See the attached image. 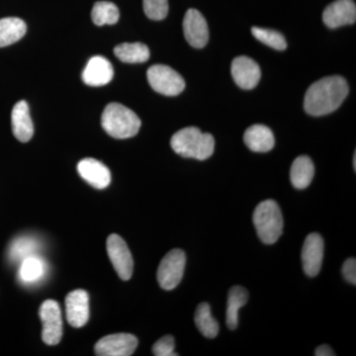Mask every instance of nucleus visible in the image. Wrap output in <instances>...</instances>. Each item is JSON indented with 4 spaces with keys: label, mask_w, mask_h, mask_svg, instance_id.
<instances>
[{
    "label": "nucleus",
    "mask_w": 356,
    "mask_h": 356,
    "mask_svg": "<svg viewBox=\"0 0 356 356\" xmlns=\"http://www.w3.org/2000/svg\"><path fill=\"white\" fill-rule=\"evenodd\" d=\"M348 84L341 76L318 79L307 90L304 108L312 116H324L336 111L348 95Z\"/></svg>",
    "instance_id": "1"
},
{
    "label": "nucleus",
    "mask_w": 356,
    "mask_h": 356,
    "mask_svg": "<svg viewBox=\"0 0 356 356\" xmlns=\"http://www.w3.org/2000/svg\"><path fill=\"white\" fill-rule=\"evenodd\" d=\"M170 146L184 158L205 161L214 153L215 140L212 135L203 133L200 129L187 127L172 136Z\"/></svg>",
    "instance_id": "2"
},
{
    "label": "nucleus",
    "mask_w": 356,
    "mask_h": 356,
    "mask_svg": "<svg viewBox=\"0 0 356 356\" xmlns=\"http://www.w3.org/2000/svg\"><path fill=\"white\" fill-rule=\"evenodd\" d=\"M105 132L115 139H129L139 133L140 120L138 115L120 103H110L102 118Z\"/></svg>",
    "instance_id": "3"
},
{
    "label": "nucleus",
    "mask_w": 356,
    "mask_h": 356,
    "mask_svg": "<svg viewBox=\"0 0 356 356\" xmlns=\"http://www.w3.org/2000/svg\"><path fill=\"white\" fill-rule=\"evenodd\" d=\"M252 220L262 243L273 245L282 235V213L275 201L266 200L259 203L255 208Z\"/></svg>",
    "instance_id": "4"
},
{
    "label": "nucleus",
    "mask_w": 356,
    "mask_h": 356,
    "mask_svg": "<svg viewBox=\"0 0 356 356\" xmlns=\"http://www.w3.org/2000/svg\"><path fill=\"white\" fill-rule=\"evenodd\" d=\"M147 76L152 88L161 95L177 96L184 90V77L168 65H153L147 70Z\"/></svg>",
    "instance_id": "5"
},
{
    "label": "nucleus",
    "mask_w": 356,
    "mask_h": 356,
    "mask_svg": "<svg viewBox=\"0 0 356 356\" xmlns=\"http://www.w3.org/2000/svg\"><path fill=\"white\" fill-rule=\"evenodd\" d=\"M186 255L182 250L175 248L163 257L158 269V281L163 289L173 290L184 277Z\"/></svg>",
    "instance_id": "6"
},
{
    "label": "nucleus",
    "mask_w": 356,
    "mask_h": 356,
    "mask_svg": "<svg viewBox=\"0 0 356 356\" xmlns=\"http://www.w3.org/2000/svg\"><path fill=\"white\" fill-rule=\"evenodd\" d=\"M43 331L42 339L48 346H56L63 337V317L60 305L55 300H46L39 311Z\"/></svg>",
    "instance_id": "7"
},
{
    "label": "nucleus",
    "mask_w": 356,
    "mask_h": 356,
    "mask_svg": "<svg viewBox=\"0 0 356 356\" xmlns=\"http://www.w3.org/2000/svg\"><path fill=\"white\" fill-rule=\"evenodd\" d=\"M107 254L119 277L127 281L132 277L134 261L132 254L127 243L116 234H112L107 238Z\"/></svg>",
    "instance_id": "8"
},
{
    "label": "nucleus",
    "mask_w": 356,
    "mask_h": 356,
    "mask_svg": "<svg viewBox=\"0 0 356 356\" xmlns=\"http://www.w3.org/2000/svg\"><path fill=\"white\" fill-rule=\"evenodd\" d=\"M137 337L131 334H114L103 337L96 343L95 353L98 356H130L138 348Z\"/></svg>",
    "instance_id": "9"
},
{
    "label": "nucleus",
    "mask_w": 356,
    "mask_h": 356,
    "mask_svg": "<svg viewBox=\"0 0 356 356\" xmlns=\"http://www.w3.org/2000/svg\"><path fill=\"white\" fill-rule=\"evenodd\" d=\"M325 243L322 236L312 233L307 236L302 248V262L304 273L309 277H315L322 268Z\"/></svg>",
    "instance_id": "10"
},
{
    "label": "nucleus",
    "mask_w": 356,
    "mask_h": 356,
    "mask_svg": "<svg viewBox=\"0 0 356 356\" xmlns=\"http://www.w3.org/2000/svg\"><path fill=\"white\" fill-rule=\"evenodd\" d=\"M184 31L185 39L193 48L202 49L207 44L209 40L207 21L197 9H189L185 14Z\"/></svg>",
    "instance_id": "11"
},
{
    "label": "nucleus",
    "mask_w": 356,
    "mask_h": 356,
    "mask_svg": "<svg viewBox=\"0 0 356 356\" xmlns=\"http://www.w3.org/2000/svg\"><path fill=\"white\" fill-rule=\"evenodd\" d=\"M65 314L72 327H83L89 320V295L83 289L74 290L65 297Z\"/></svg>",
    "instance_id": "12"
},
{
    "label": "nucleus",
    "mask_w": 356,
    "mask_h": 356,
    "mask_svg": "<svg viewBox=\"0 0 356 356\" xmlns=\"http://www.w3.org/2000/svg\"><path fill=\"white\" fill-rule=\"evenodd\" d=\"M323 20L331 29L344 25L355 24L356 21V6L353 0H336L325 7Z\"/></svg>",
    "instance_id": "13"
},
{
    "label": "nucleus",
    "mask_w": 356,
    "mask_h": 356,
    "mask_svg": "<svg viewBox=\"0 0 356 356\" xmlns=\"http://www.w3.org/2000/svg\"><path fill=\"white\" fill-rule=\"evenodd\" d=\"M232 76L243 89H254L259 83L261 72L259 65L252 58L241 56L232 63Z\"/></svg>",
    "instance_id": "14"
},
{
    "label": "nucleus",
    "mask_w": 356,
    "mask_h": 356,
    "mask_svg": "<svg viewBox=\"0 0 356 356\" xmlns=\"http://www.w3.org/2000/svg\"><path fill=\"white\" fill-rule=\"evenodd\" d=\"M77 172L83 179L95 188H106L111 182L109 168L97 159L88 158L79 161Z\"/></svg>",
    "instance_id": "15"
},
{
    "label": "nucleus",
    "mask_w": 356,
    "mask_h": 356,
    "mask_svg": "<svg viewBox=\"0 0 356 356\" xmlns=\"http://www.w3.org/2000/svg\"><path fill=\"white\" fill-rule=\"evenodd\" d=\"M113 76L114 70L111 63L102 56L91 58L83 72V83L95 88L108 84Z\"/></svg>",
    "instance_id": "16"
},
{
    "label": "nucleus",
    "mask_w": 356,
    "mask_h": 356,
    "mask_svg": "<svg viewBox=\"0 0 356 356\" xmlns=\"http://www.w3.org/2000/svg\"><path fill=\"white\" fill-rule=\"evenodd\" d=\"M14 137L21 143H27L34 135V125L30 116L29 106L25 100L16 103L11 113Z\"/></svg>",
    "instance_id": "17"
},
{
    "label": "nucleus",
    "mask_w": 356,
    "mask_h": 356,
    "mask_svg": "<svg viewBox=\"0 0 356 356\" xmlns=\"http://www.w3.org/2000/svg\"><path fill=\"white\" fill-rule=\"evenodd\" d=\"M243 140L248 149L254 153H267L275 145L273 131L261 124L248 128L243 135Z\"/></svg>",
    "instance_id": "18"
},
{
    "label": "nucleus",
    "mask_w": 356,
    "mask_h": 356,
    "mask_svg": "<svg viewBox=\"0 0 356 356\" xmlns=\"http://www.w3.org/2000/svg\"><path fill=\"white\" fill-rule=\"evenodd\" d=\"M47 271H48V266L46 261L38 254L32 255L20 262L18 278L24 284H36L44 280Z\"/></svg>",
    "instance_id": "19"
},
{
    "label": "nucleus",
    "mask_w": 356,
    "mask_h": 356,
    "mask_svg": "<svg viewBox=\"0 0 356 356\" xmlns=\"http://www.w3.org/2000/svg\"><path fill=\"white\" fill-rule=\"evenodd\" d=\"M42 243L34 236H20L13 241L8 248V257L14 264H20L27 257L37 255Z\"/></svg>",
    "instance_id": "20"
},
{
    "label": "nucleus",
    "mask_w": 356,
    "mask_h": 356,
    "mask_svg": "<svg viewBox=\"0 0 356 356\" xmlns=\"http://www.w3.org/2000/svg\"><path fill=\"white\" fill-rule=\"evenodd\" d=\"M315 175V166L307 156H300L293 161L290 180L295 188L305 189L311 184Z\"/></svg>",
    "instance_id": "21"
},
{
    "label": "nucleus",
    "mask_w": 356,
    "mask_h": 356,
    "mask_svg": "<svg viewBox=\"0 0 356 356\" xmlns=\"http://www.w3.org/2000/svg\"><path fill=\"white\" fill-rule=\"evenodd\" d=\"M27 31V25L18 17L0 19V48L10 46L22 39Z\"/></svg>",
    "instance_id": "22"
},
{
    "label": "nucleus",
    "mask_w": 356,
    "mask_h": 356,
    "mask_svg": "<svg viewBox=\"0 0 356 356\" xmlns=\"http://www.w3.org/2000/svg\"><path fill=\"white\" fill-rule=\"evenodd\" d=\"M248 293L245 288L234 286L229 292L226 321L229 330H236L238 324V311L248 303Z\"/></svg>",
    "instance_id": "23"
},
{
    "label": "nucleus",
    "mask_w": 356,
    "mask_h": 356,
    "mask_svg": "<svg viewBox=\"0 0 356 356\" xmlns=\"http://www.w3.org/2000/svg\"><path fill=\"white\" fill-rule=\"evenodd\" d=\"M114 54L121 62L127 64H142L149 58V50L143 43H123L115 47Z\"/></svg>",
    "instance_id": "24"
},
{
    "label": "nucleus",
    "mask_w": 356,
    "mask_h": 356,
    "mask_svg": "<svg viewBox=\"0 0 356 356\" xmlns=\"http://www.w3.org/2000/svg\"><path fill=\"white\" fill-rule=\"evenodd\" d=\"M195 324L199 331L207 339H214L219 332V324L211 312V307L208 303L199 304L194 317Z\"/></svg>",
    "instance_id": "25"
},
{
    "label": "nucleus",
    "mask_w": 356,
    "mask_h": 356,
    "mask_svg": "<svg viewBox=\"0 0 356 356\" xmlns=\"http://www.w3.org/2000/svg\"><path fill=\"white\" fill-rule=\"evenodd\" d=\"M120 17L118 7L109 1L96 2L91 13L93 23L97 26L114 25Z\"/></svg>",
    "instance_id": "26"
},
{
    "label": "nucleus",
    "mask_w": 356,
    "mask_h": 356,
    "mask_svg": "<svg viewBox=\"0 0 356 356\" xmlns=\"http://www.w3.org/2000/svg\"><path fill=\"white\" fill-rule=\"evenodd\" d=\"M252 35L270 48L277 51H284L287 48V42L281 33L275 30L264 29V28L252 27Z\"/></svg>",
    "instance_id": "27"
},
{
    "label": "nucleus",
    "mask_w": 356,
    "mask_h": 356,
    "mask_svg": "<svg viewBox=\"0 0 356 356\" xmlns=\"http://www.w3.org/2000/svg\"><path fill=\"white\" fill-rule=\"evenodd\" d=\"M144 11L152 20H163L168 13V0H144Z\"/></svg>",
    "instance_id": "28"
},
{
    "label": "nucleus",
    "mask_w": 356,
    "mask_h": 356,
    "mask_svg": "<svg viewBox=\"0 0 356 356\" xmlns=\"http://www.w3.org/2000/svg\"><path fill=\"white\" fill-rule=\"evenodd\" d=\"M175 341L172 336H165L159 339L153 346V353L156 356L177 355L175 353Z\"/></svg>",
    "instance_id": "29"
},
{
    "label": "nucleus",
    "mask_w": 356,
    "mask_h": 356,
    "mask_svg": "<svg viewBox=\"0 0 356 356\" xmlns=\"http://www.w3.org/2000/svg\"><path fill=\"white\" fill-rule=\"evenodd\" d=\"M343 275L350 284L356 285V259H346L343 266Z\"/></svg>",
    "instance_id": "30"
},
{
    "label": "nucleus",
    "mask_w": 356,
    "mask_h": 356,
    "mask_svg": "<svg viewBox=\"0 0 356 356\" xmlns=\"http://www.w3.org/2000/svg\"><path fill=\"white\" fill-rule=\"evenodd\" d=\"M316 356H334L336 355L334 351L332 350L331 346H327V344H323V346H318L317 350H315Z\"/></svg>",
    "instance_id": "31"
},
{
    "label": "nucleus",
    "mask_w": 356,
    "mask_h": 356,
    "mask_svg": "<svg viewBox=\"0 0 356 356\" xmlns=\"http://www.w3.org/2000/svg\"><path fill=\"white\" fill-rule=\"evenodd\" d=\"M353 168H355V170H356V153L353 154Z\"/></svg>",
    "instance_id": "32"
}]
</instances>
